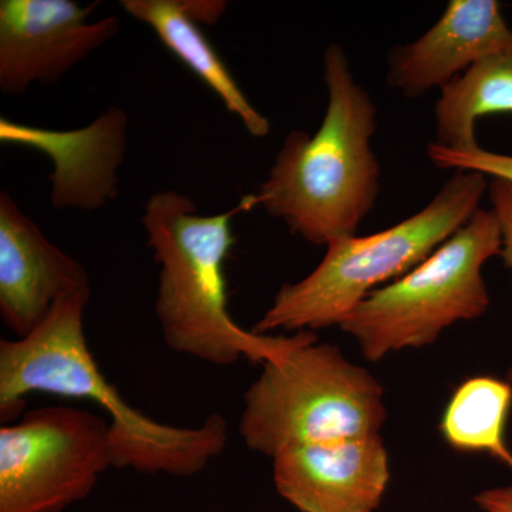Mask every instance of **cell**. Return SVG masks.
I'll use <instances>...</instances> for the list:
<instances>
[{
	"instance_id": "3957f363",
	"label": "cell",
	"mask_w": 512,
	"mask_h": 512,
	"mask_svg": "<svg viewBox=\"0 0 512 512\" xmlns=\"http://www.w3.org/2000/svg\"><path fill=\"white\" fill-rule=\"evenodd\" d=\"M251 210L248 195L215 215L198 214L191 198L175 190L158 191L147 201L141 221L160 265L154 309L174 352L217 366L242 357L264 365L315 336L311 330L259 335L229 315L225 261L235 245L232 220Z\"/></svg>"
},
{
	"instance_id": "277c9868",
	"label": "cell",
	"mask_w": 512,
	"mask_h": 512,
	"mask_svg": "<svg viewBox=\"0 0 512 512\" xmlns=\"http://www.w3.org/2000/svg\"><path fill=\"white\" fill-rule=\"evenodd\" d=\"M485 175L454 171L419 212L367 237H343L305 278L285 284L255 323V333L302 332L342 325L377 285L402 278L437 251L480 210L488 191Z\"/></svg>"
},
{
	"instance_id": "7a4b0ae2",
	"label": "cell",
	"mask_w": 512,
	"mask_h": 512,
	"mask_svg": "<svg viewBox=\"0 0 512 512\" xmlns=\"http://www.w3.org/2000/svg\"><path fill=\"white\" fill-rule=\"evenodd\" d=\"M323 80L328 107L318 131H289L268 177L248 195L252 210L262 208L316 247L356 235L375 208L382 174L372 147L375 101L338 43L323 53Z\"/></svg>"
},
{
	"instance_id": "e0dca14e",
	"label": "cell",
	"mask_w": 512,
	"mask_h": 512,
	"mask_svg": "<svg viewBox=\"0 0 512 512\" xmlns=\"http://www.w3.org/2000/svg\"><path fill=\"white\" fill-rule=\"evenodd\" d=\"M488 192L503 231V251L500 256H503L512 274V184L501 178H491ZM508 383L512 386V367L508 372Z\"/></svg>"
},
{
	"instance_id": "8fae6325",
	"label": "cell",
	"mask_w": 512,
	"mask_h": 512,
	"mask_svg": "<svg viewBox=\"0 0 512 512\" xmlns=\"http://www.w3.org/2000/svg\"><path fill=\"white\" fill-rule=\"evenodd\" d=\"M389 478L380 436L291 448L274 458L276 491L301 512H375Z\"/></svg>"
},
{
	"instance_id": "ac0fdd59",
	"label": "cell",
	"mask_w": 512,
	"mask_h": 512,
	"mask_svg": "<svg viewBox=\"0 0 512 512\" xmlns=\"http://www.w3.org/2000/svg\"><path fill=\"white\" fill-rule=\"evenodd\" d=\"M185 13L198 25H214L224 15L227 2L221 0H181Z\"/></svg>"
},
{
	"instance_id": "2e32d148",
	"label": "cell",
	"mask_w": 512,
	"mask_h": 512,
	"mask_svg": "<svg viewBox=\"0 0 512 512\" xmlns=\"http://www.w3.org/2000/svg\"><path fill=\"white\" fill-rule=\"evenodd\" d=\"M427 157L443 170L476 171L485 177L501 178L512 184V156L493 153L478 147L470 151H453L430 143Z\"/></svg>"
},
{
	"instance_id": "9c48e42d",
	"label": "cell",
	"mask_w": 512,
	"mask_h": 512,
	"mask_svg": "<svg viewBox=\"0 0 512 512\" xmlns=\"http://www.w3.org/2000/svg\"><path fill=\"white\" fill-rule=\"evenodd\" d=\"M128 116L110 107L89 126L46 130L2 117L0 140L33 148L53 165L50 202L56 210L100 211L119 197V170L126 160Z\"/></svg>"
},
{
	"instance_id": "5bb4252c",
	"label": "cell",
	"mask_w": 512,
	"mask_h": 512,
	"mask_svg": "<svg viewBox=\"0 0 512 512\" xmlns=\"http://www.w3.org/2000/svg\"><path fill=\"white\" fill-rule=\"evenodd\" d=\"M501 113H512V49L481 60L441 89L433 143L453 151L476 150L478 119Z\"/></svg>"
},
{
	"instance_id": "4fadbf2b",
	"label": "cell",
	"mask_w": 512,
	"mask_h": 512,
	"mask_svg": "<svg viewBox=\"0 0 512 512\" xmlns=\"http://www.w3.org/2000/svg\"><path fill=\"white\" fill-rule=\"evenodd\" d=\"M121 9L156 33L160 42L217 94L252 137L271 133V121L255 109L181 0H121Z\"/></svg>"
},
{
	"instance_id": "5b68a950",
	"label": "cell",
	"mask_w": 512,
	"mask_h": 512,
	"mask_svg": "<svg viewBox=\"0 0 512 512\" xmlns=\"http://www.w3.org/2000/svg\"><path fill=\"white\" fill-rule=\"evenodd\" d=\"M383 389L339 348L312 336L264 363L244 396L242 440L275 458L291 448L379 436Z\"/></svg>"
},
{
	"instance_id": "6da1fadb",
	"label": "cell",
	"mask_w": 512,
	"mask_h": 512,
	"mask_svg": "<svg viewBox=\"0 0 512 512\" xmlns=\"http://www.w3.org/2000/svg\"><path fill=\"white\" fill-rule=\"evenodd\" d=\"M92 289L63 296L26 338L0 340V416L19 414L33 393L92 400L110 414L114 468L192 477L224 453L228 424L210 414L200 426L175 427L147 416L104 377L87 345L84 311Z\"/></svg>"
},
{
	"instance_id": "30bf717a",
	"label": "cell",
	"mask_w": 512,
	"mask_h": 512,
	"mask_svg": "<svg viewBox=\"0 0 512 512\" xmlns=\"http://www.w3.org/2000/svg\"><path fill=\"white\" fill-rule=\"evenodd\" d=\"M92 288L84 266L57 248L8 191H0V316L16 339L35 332L63 296Z\"/></svg>"
},
{
	"instance_id": "9a60e30c",
	"label": "cell",
	"mask_w": 512,
	"mask_h": 512,
	"mask_svg": "<svg viewBox=\"0 0 512 512\" xmlns=\"http://www.w3.org/2000/svg\"><path fill=\"white\" fill-rule=\"evenodd\" d=\"M511 403L510 383L474 377L461 384L448 403L441 433L456 450L487 453L512 468V453L504 439Z\"/></svg>"
},
{
	"instance_id": "8992f818",
	"label": "cell",
	"mask_w": 512,
	"mask_h": 512,
	"mask_svg": "<svg viewBox=\"0 0 512 512\" xmlns=\"http://www.w3.org/2000/svg\"><path fill=\"white\" fill-rule=\"evenodd\" d=\"M501 251L500 220L493 208H480L426 261L370 293L340 328L357 340L370 362L431 345L458 320L487 312L490 295L481 269Z\"/></svg>"
},
{
	"instance_id": "ba28073f",
	"label": "cell",
	"mask_w": 512,
	"mask_h": 512,
	"mask_svg": "<svg viewBox=\"0 0 512 512\" xmlns=\"http://www.w3.org/2000/svg\"><path fill=\"white\" fill-rule=\"evenodd\" d=\"M96 6L73 0H2L0 92L20 97L33 84L60 82L119 35L116 16L90 20Z\"/></svg>"
},
{
	"instance_id": "7c38bea8",
	"label": "cell",
	"mask_w": 512,
	"mask_h": 512,
	"mask_svg": "<svg viewBox=\"0 0 512 512\" xmlns=\"http://www.w3.org/2000/svg\"><path fill=\"white\" fill-rule=\"evenodd\" d=\"M512 49V29L495 0H451L419 39L394 47L387 83L407 99L444 89L474 64Z\"/></svg>"
},
{
	"instance_id": "52a82bcc",
	"label": "cell",
	"mask_w": 512,
	"mask_h": 512,
	"mask_svg": "<svg viewBox=\"0 0 512 512\" xmlns=\"http://www.w3.org/2000/svg\"><path fill=\"white\" fill-rule=\"evenodd\" d=\"M114 467L109 421L47 406L0 429V512H63Z\"/></svg>"
},
{
	"instance_id": "d6986e66",
	"label": "cell",
	"mask_w": 512,
	"mask_h": 512,
	"mask_svg": "<svg viewBox=\"0 0 512 512\" xmlns=\"http://www.w3.org/2000/svg\"><path fill=\"white\" fill-rule=\"evenodd\" d=\"M474 501L485 512H512V487L485 490Z\"/></svg>"
}]
</instances>
